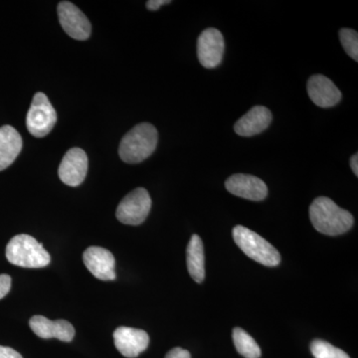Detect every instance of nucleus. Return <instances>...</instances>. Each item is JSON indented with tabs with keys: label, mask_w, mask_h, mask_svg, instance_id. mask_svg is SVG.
Returning a JSON list of instances; mask_svg holds the SVG:
<instances>
[{
	"label": "nucleus",
	"mask_w": 358,
	"mask_h": 358,
	"mask_svg": "<svg viewBox=\"0 0 358 358\" xmlns=\"http://www.w3.org/2000/svg\"><path fill=\"white\" fill-rule=\"evenodd\" d=\"M310 218L315 230L329 236L348 232L355 223L350 212L324 196L313 200L310 207Z\"/></svg>",
	"instance_id": "obj_1"
},
{
	"label": "nucleus",
	"mask_w": 358,
	"mask_h": 358,
	"mask_svg": "<svg viewBox=\"0 0 358 358\" xmlns=\"http://www.w3.org/2000/svg\"><path fill=\"white\" fill-rule=\"evenodd\" d=\"M159 134L148 122H141L131 129L120 143L119 155L127 164H140L154 154Z\"/></svg>",
	"instance_id": "obj_2"
},
{
	"label": "nucleus",
	"mask_w": 358,
	"mask_h": 358,
	"mask_svg": "<svg viewBox=\"0 0 358 358\" xmlns=\"http://www.w3.org/2000/svg\"><path fill=\"white\" fill-rule=\"evenodd\" d=\"M6 255L9 263L21 268H44L51 262L42 244L27 234L14 236L7 244Z\"/></svg>",
	"instance_id": "obj_3"
},
{
	"label": "nucleus",
	"mask_w": 358,
	"mask_h": 358,
	"mask_svg": "<svg viewBox=\"0 0 358 358\" xmlns=\"http://www.w3.org/2000/svg\"><path fill=\"white\" fill-rule=\"evenodd\" d=\"M235 243L252 260L267 267H275L281 263V255L278 250L254 231L238 225L233 229Z\"/></svg>",
	"instance_id": "obj_4"
},
{
	"label": "nucleus",
	"mask_w": 358,
	"mask_h": 358,
	"mask_svg": "<svg viewBox=\"0 0 358 358\" xmlns=\"http://www.w3.org/2000/svg\"><path fill=\"white\" fill-rule=\"evenodd\" d=\"M57 122V114L45 94H35L26 117L28 131L35 138H44Z\"/></svg>",
	"instance_id": "obj_5"
},
{
	"label": "nucleus",
	"mask_w": 358,
	"mask_h": 358,
	"mask_svg": "<svg viewBox=\"0 0 358 358\" xmlns=\"http://www.w3.org/2000/svg\"><path fill=\"white\" fill-rule=\"evenodd\" d=\"M152 208L150 193L138 187L129 193L117 206L115 216L117 220L127 225H140L147 219Z\"/></svg>",
	"instance_id": "obj_6"
},
{
	"label": "nucleus",
	"mask_w": 358,
	"mask_h": 358,
	"mask_svg": "<svg viewBox=\"0 0 358 358\" xmlns=\"http://www.w3.org/2000/svg\"><path fill=\"white\" fill-rule=\"evenodd\" d=\"M59 21L63 30L76 40H87L91 35V23L81 10L70 1H61L57 7Z\"/></svg>",
	"instance_id": "obj_7"
},
{
	"label": "nucleus",
	"mask_w": 358,
	"mask_h": 358,
	"mask_svg": "<svg viewBox=\"0 0 358 358\" xmlns=\"http://www.w3.org/2000/svg\"><path fill=\"white\" fill-rule=\"evenodd\" d=\"M225 42L222 33L216 28H207L197 41V55L200 64L207 69L217 67L222 62Z\"/></svg>",
	"instance_id": "obj_8"
},
{
	"label": "nucleus",
	"mask_w": 358,
	"mask_h": 358,
	"mask_svg": "<svg viewBox=\"0 0 358 358\" xmlns=\"http://www.w3.org/2000/svg\"><path fill=\"white\" fill-rule=\"evenodd\" d=\"M88 157L83 150L73 148L68 150L59 166V178L66 185L77 187L84 182L88 173Z\"/></svg>",
	"instance_id": "obj_9"
},
{
	"label": "nucleus",
	"mask_w": 358,
	"mask_h": 358,
	"mask_svg": "<svg viewBox=\"0 0 358 358\" xmlns=\"http://www.w3.org/2000/svg\"><path fill=\"white\" fill-rule=\"evenodd\" d=\"M226 189L235 196L261 201L267 197L268 187L262 179L250 174H234L225 182Z\"/></svg>",
	"instance_id": "obj_10"
},
{
	"label": "nucleus",
	"mask_w": 358,
	"mask_h": 358,
	"mask_svg": "<svg viewBox=\"0 0 358 358\" xmlns=\"http://www.w3.org/2000/svg\"><path fill=\"white\" fill-rule=\"evenodd\" d=\"M115 348L124 357H138L147 350L150 336L143 329L120 327L114 331Z\"/></svg>",
	"instance_id": "obj_11"
},
{
	"label": "nucleus",
	"mask_w": 358,
	"mask_h": 358,
	"mask_svg": "<svg viewBox=\"0 0 358 358\" xmlns=\"http://www.w3.org/2000/svg\"><path fill=\"white\" fill-rule=\"evenodd\" d=\"M85 266L96 279L102 281L115 280V257L109 250L102 247L92 246L83 254Z\"/></svg>",
	"instance_id": "obj_12"
},
{
	"label": "nucleus",
	"mask_w": 358,
	"mask_h": 358,
	"mask_svg": "<svg viewBox=\"0 0 358 358\" xmlns=\"http://www.w3.org/2000/svg\"><path fill=\"white\" fill-rule=\"evenodd\" d=\"M33 333L39 338H57L70 343L75 336V329L64 320H50L43 315H34L29 322Z\"/></svg>",
	"instance_id": "obj_13"
},
{
	"label": "nucleus",
	"mask_w": 358,
	"mask_h": 358,
	"mask_svg": "<svg viewBox=\"0 0 358 358\" xmlns=\"http://www.w3.org/2000/svg\"><path fill=\"white\" fill-rule=\"evenodd\" d=\"M307 88L310 100L320 108L334 107L341 101V91L333 81L324 75H313L310 77Z\"/></svg>",
	"instance_id": "obj_14"
},
{
	"label": "nucleus",
	"mask_w": 358,
	"mask_h": 358,
	"mask_svg": "<svg viewBox=\"0 0 358 358\" xmlns=\"http://www.w3.org/2000/svg\"><path fill=\"white\" fill-rule=\"evenodd\" d=\"M272 113L263 106H256L235 124L234 129L241 136H253L261 134L270 126Z\"/></svg>",
	"instance_id": "obj_15"
},
{
	"label": "nucleus",
	"mask_w": 358,
	"mask_h": 358,
	"mask_svg": "<svg viewBox=\"0 0 358 358\" xmlns=\"http://www.w3.org/2000/svg\"><path fill=\"white\" fill-rule=\"evenodd\" d=\"M22 138L13 127L0 128V171L13 164L22 150Z\"/></svg>",
	"instance_id": "obj_16"
},
{
	"label": "nucleus",
	"mask_w": 358,
	"mask_h": 358,
	"mask_svg": "<svg viewBox=\"0 0 358 358\" xmlns=\"http://www.w3.org/2000/svg\"><path fill=\"white\" fill-rule=\"evenodd\" d=\"M188 272L195 282L201 284L205 279V257L203 242L199 235H192L186 249Z\"/></svg>",
	"instance_id": "obj_17"
},
{
	"label": "nucleus",
	"mask_w": 358,
	"mask_h": 358,
	"mask_svg": "<svg viewBox=\"0 0 358 358\" xmlns=\"http://www.w3.org/2000/svg\"><path fill=\"white\" fill-rule=\"evenodd\" d=\"M233 343L237 352L245 358H260V346L256 343L255 339L247 334L244 329L235 327L233 329Z\"/></svg>",
	"instance_id": "obj_18"
},
{
	"label": "nucleus",
	"mask_w": 358,
	"mask_h": 358,
	"mask_svg": "<svg viewBox=\"0 0 358 358\" xmlns=\"http://www.w3.org/2000/svg\"><path fill=\"white\" fill-rule=\"evenodd\" d=\"M310 352L315 358H350L343 350L322 339L312 341Z\"/></svg>",
	"instance_id": "obj_19"
},
{
	"label": "nucleus",
	"mask_w": 358,
	"mask_h": 358,
	"mask_svg": "<svg viewBox=\"0 0 358 358\" xmlns=\"http://www.w3.org/2000/svg\"><path fill=\"white\" fill-rule=\"evenodd\" d=\"M339 38L343 49L355 62L358 61V33L350 28H343L339 31Z\"/></svg>",
	"instance_id": "obj_20"
},
{
	"label": "nucleus",
	"mask_w": 358,
	"mask_h": 358,
	"mask_svg": "<svg viewBox=\"0 0 358 358\" xmlns=\"http://www.w3.org/2000/svg\"><path fill=\"white\" fill-rule=\"evenodd\" d=\"M11 278L10 275H0V300L3 299L10 292Z\"/></svg>",
	"instance_id": "obj_21"
},
{
	"label": "nucleus",
	"mask_w": 358,
	"mask_h": 358,
	"mask_svg": "<svg viewBox=\"0 0 358 358\" xmlns=\"http://www.w3.org/2000/svg\"><path fill=\"white\" fill-rule=\"evenodd\" d=\"M166 358H192V355L188 350L176 348L167 352Z\"/></svg>",
	"instance_id": "obj_22"
},
{
	"label": "nucleus",
	"mask_w": 358,
	"mask_h": 358,
	"mask_svg": "<svg viewBox=\"0 0 358 358\" xmlns=\"http://www.w3.org/2000/svg\"><path fill=\"white\" fill-rule=\"evenodd\" d=\"M0 358H22L20 352L6 346L0 345Z\"/></svg>",
	"instance_id": "obj_23"
},
{
	"label": "nucleus",
	"mask_w": 358,
	"mask_h": 358,
	"mask_svg": "<svg viewBox=\"0 0 358 358\" xmlns=\"http://www.w3.org/2000/svg\"><path fill=\"white\" fill-rule=\"evenodd\" d=\"M171 2V0H150L147 2V7L150 10L155 11L159 9V7L169 4Z\"/></svg>",
	"instance_id": "obj_24"
},
{
	"label": "nucleus",
	"mask_w": 358,
	"mask_h": 358,
	"mask_svg": "<svg viewBox=\"0 0 358 358\" xmlns=\"http://www.w3.org/2000/svg\"><path fill=\"white\" fill-rule=\"evenodd\" d=\"M350 167H352L353 173L358 176V155L355 154L352 155V159H350Z\"/></svg>",
	"instance_id": "obj_25"
}]
</instances>
